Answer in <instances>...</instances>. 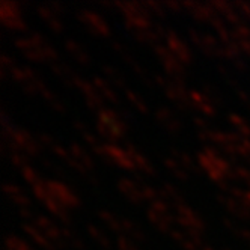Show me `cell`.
I'll return each mask as SVG.
<instances>
[{"label":"cell","instance_id":"bcb514c9","mask_svg":"<svg viewBox=\"0 0 250 250\" xmlns=\"http://www.w3.org/2000/svg\"><path fill=\"white\" fill-rule=\"evenodd\" d=\"M232 5H234V8H237V11L244 19V21H250V3H247V2H235Z\"/></svg>","mask_w":250,"mask_h":250},{"label":"cell","instance_id":"6f0895ef","mask_svg":"<svg viewBox=\"0 0 250 250\" xmlns=\"http://www.w3.org/2000/svg\"><path fill=\"white\" fill-rule=\"evenodd\" d=\"M202 250H214V249H211V247H209V246H205V247H204V249H202Z\"/></svg>","mask_w":250,"mask_h":250},{"label":"cell","instance_id":"f1b7e54d","mask_svg":"<svg viewBox=\"0 0 250 250\" xmlns=\"http://www.w3.org/2000/svg\"><path fill=\"white\" fill-rule=\"evenodd\" d=\"M163 165L176 178V180H180V181H188V178H190L188 172L180 163H178L176 160H173L172 157H165L163 158Z\"/></svg>","mask_w":250,"mask_h":250},{"label":"cell","instance_id":"680465c9","mask_svg":"<svg viewBox=\"0 0 250 250\" xmlns=\"http://www.w3.org/2000/svg\"><path fill=\"white\" fill-rule=\"evenodd\" d=\"M222 250H230V249H222Z\"/></svg>","mask_w":250,"mask_h":250},{"label":"cell","instance_id":"ee69618b","mask_svg":"<svg viewBox=\"0 0 250 250\" xmlns=\"http://www.w3.org/2000/svg\"><path fill=\"white\" fill-rule=\"evenodd\" d=\"M149 208L151 209H154V211H157V212H160V214H172L170 212V205H169V202H166V201H155V202H151L149 204Z\"/></svg>","mask_w":250,"mask_h":250},{"label":"cell","instance_id":"f907efd6","mask_svg":"<svg viewBox=\"0 0 250 250\" xmlns=\"http://www.w3.org/2000/svg\"><path fill=\"white\" fill-rule=\"evenodd\" d=\"M19 214H20V217H21V219L26 220V223H32L33 219L37 217L30 208H19Z\"/></svg>","mask_w":250,"mask_h":250},{"label":"cell","instance_id":"52a82bcc","mask_svg":"<svg viewBox=\"0 0 250 250\" xmlns=\"http://www.w3.org/2000/svg\"><path fill=\"white\" fill-rule=\"evenodd\" d=\"M173 209L176 212L175 214V223L180 225L184 230L198 229L201 232H205V222L191 207H188L187 204H183V205L173 207Z\"/></svg>","mask_w":250,"mask_h":250},{"label":"cell","instance_id":"6da1fadb","mask_svg":"<svg viewBox=\"0 0 250 250\" xmlns=\"http://www.w3.org/2000/svg\"><path fill=\"white\" fill-rule=\"evenodd\" d=\"M127 131L128 124L118 113V110L104 107L97 113V133L103 139L109 140V144H115L116 140L122 139Z\"/></svg>","mask_w":250,"mask_h":250},{"label":"cell","instance_id":"f5cc1de1","mask_svg":"<svg viewBox=\"0 0 250 250\" xmlns=\"http://www.w3.org/2000/svg\"><path fill=\"white\" fill-rule=\"evenodd\" d=\"M230 63L234 65V68H235L237 71H240V73H247V71H249V66H247V63L243 61V58L235 59L234 62H230Z\"/></svg>","mask_w":250,"mask_h":250},{"label":"cell","instance_id":"816d5d0a","mask_svg":"<svg viewBox=\"0 0 250 250\" xmlns=\"http://www.w3.org/2000/svg\"><path fill=\"white\" fill-rule=\"evenodd\" d=\"M165 8L170 9L172 12H181L184 8H183V3L180 2H172V0H166V2H163Z\"/></svg>","mask_w":250,"mask_h":250},{"label":"cell","instance_id":"277c9868","mask_svg":"<svg viewBox=\"0 0 250 250\" xmlns=\"http://www.w3.org/2000/svg\"><path fill=\"white\" fill-rule=\"evenodd\" d=\"M155 56L162 62L165 71L167 73L169 79H184L186 76V65L183 62L178 61L173 53L163 44H157L155 47H152Z\"/></svg>","mask_w":250,"mask_h":250},{"label":"cell","instance_id":"f35d334b","mask_svg":"<svg viewBox=\"0 0 250 250\" xmlns=\"http://www.w3.org/2000/svg\"><path fill=\"white\" fill-rule=\"evenodd\" d=\"M217 69L220 71V76L226 80V83H228V84H230L232 87L235 89V91H237V89H240V83H238V80L235 79V76L232 74L226 66H223V65H217Z\"/></svg>","mask_w":250,"mask_h":250},{"label":"cell","instance_id":"30bf717a","mask_svg":"<svg viewBox=\"0 0 250 250\" xmlns=\"http://www.w3.org/2000/svg\"><path fill=\"white\" fill-rule=\"evenodd\" d=\"M165 41H166V47L173 53V56L180 62H183L184 65H190L193 62L191 50L188 48V45L181 40V37L175 30L167 29V35H166Z\"/></svg>","mask_w":250,"mask_h":250},{"label":"cell","instance_id":"8fae6325","mask_svg":"<svg viewBox=\"0 0 250 250\" xmlns=\"http://www.w3.org/2000/svg\"><path fill=\"white\" fill-rule=\"evenodd\" d=\"M216 199L229 211V214H232V216H235L240 220H250V207L247 204H243L225 193H217Z\"/></svg>","mask_w":250,"mask_h":250},{"label":"cell","instance_id":"d4e9b609","mask_svg":"<svg viewBox=\"0 0 250 250\" xmlns=\"http://www.w3.org/2000/svg\"><path fill=\"white\" fill-rule=\"evenodd\" d=\"M63 45H65V50L79 63H82V65H89V63H91V56L87 55V51L77 41H74V40H65L63 41Z\"/></svg>","mask_w":250,"mask_h":250},{"label":"cell","instance_id":"d6986e66","mask_svg":"<svg viewBox=\"0 0 250 250\" xmlns=\"http://www.w3.org/2000/svg\"><path fill=\"white\" fill-rule=\"evenodd\" d=\"M3 193L19 208H30V205H32L30 199L27 198L26 193L19 186L11 184V183H5L3 184Z\"/></svg>","mask_w":250,"mask_h":250},{"label":"cell","instance_id":"d590c367","mask_svg":"<svg viewBox=\"0 0 250 250\" xmlns=\"http://www.w3.org/2000/svg\"><path fill=\"white\" fill-rule=\"evenodd\" d=\"M202 91H204V95L214 104V105H220L222 104V97L217 91L216 86H212L211 83L208 82H202Z\"/></svg>","mask_w":250,"mask_h":250},{"label":"cell","instance_id":"ac0fdd59","mask_svg":"<svg viewBox=\"0 0 250 250\" xmlns=\"http://www.w3.org/2000/svg\"><path fill=\"white\" fill-rule=\"evenodd\" d=\"M91 82H92V84L95 86V89L98 91V94H100L104 100H107V101L112 103V104H115V105H121V100H119L116 91L112 87V84H110L109 82L104 80V79H101V77H98V76L92 77Z\"/></svg>","mask_w":250,"mask_h":250},{"label":"cell","instance_id":"83f0119b","mask_svg":"<svg viewBox=\"0 0 250 250\" xmlns=\"http://www.w3.org/2000/svg\"><path fill=\"white\" fill-rule=\"evenodd\" d=\"M73 125H74V128L80 133V136L83 137V140L86 142V144L89 145V146H91V149L94 151L95 148H98V146H101L103 144H101V142L97 139V136L95 134H92L91 131H89L87 130V127H86V125L80 121V119H74L73 121Z\"/></svg>","mask_w":250,"mask_h":250},{"label":"cell","instance_id":"7bdbcfd3","mask_svg":"<svg viewBox=\"0 0 250 250\" xmlns=\"http://www.w3.org/2000/svg\"><path fill=\"white\" fill-rule=\"evenodd\" d=\"M41 162H42V166H44V167H47V170H51L53 173H56L58 176L66 178V175H65L63 169H62V167H59L55 162H51V160H48V158H42Z\"/></svg>","mask_w":250,"mask_h":250},{"label":"cell","instance_id":"d6a6232c","mask_svg":"<svg viewBox=\"0 0 250 250\" xmlns=\"http://www.w3.org/2000/svg\"><path fill=\"white\" fill-rule=\"evenodd\" d=\"M62 235H63L65 244L73 246V247L77 249V250H83V249H84L83 240L76 234V232H74L73 229H69L68 226H62Z\"/></svg>","mask_w":250,"mask_h":250},{"label":"cell","instance_id":"e0dca14e","mask_svg":"<svg viewBox=\"0 0 250 250\" xmlns=\"http://www.w3.org/2000/svg\"><path fill=\"white\" fill-rule=\"evenodd\" d=\"M190 101H191L193 109L199 110L201 113H204L207 116L217 115V107L214 105L204 94H201L198 91H190Z\"/></svg>","mask_w":250,"mask_h":250},{"label":"cell","instance_id":"7a4b0ae2","mask_svg":"<svg viewBox=\"0 0 250 250\" xmlns=\"http://www.w3.org/2000/svg\"><path fill=\"white\" fill-rule=\"evenodd\" d=\"M44 184L47 187L48 194L63 208L73 209V208L80 207L82 204L80 198L65 183L58 181V180H44Z\"/></svg>","mask_w":250,"mask_h":250},{"label":"cell","instance_id":"7402d4cb","mask_svg":"<svg viewBox=\"0 0 250 250\" xmlns=\"http://www.w3.org/2000/svg\"><path fill=\"white\" fill-rule=\"evenodd\" d=\"M170 155L173 160H176L178 163H180L187 172H193V173H199L201 172V166L194 162V158L187 154L186 151H181V149H176V148H172L170 149Z\"/></svg>","mask_w":250,"mask_h":250},{"label":"cell","instance_id":"8d00e7d4","mask_svg":"<svg viewBox=\"0 0 250 250\" xmlns=\"http://www.w3.org/2000/svg\"><path fill=\"white\" fill-rule=\"evenodd\" d=\"M20 170H21V175L24 178V181H27L30 184V187L32 186H37V184H40L42 181V178L40 176V173L37 172V169H33L30 165L23 166Z\"/></svg>","mask_w":250,"mask_h":250},{"label":"cell","instance_id":"f546056e","mask_svg":"<svg viewBox=\"0 0 250 250\" xmlns=\"http://www.w3.org/2000/svg\"><path fill=\"white\" fill-rule=\"evenodd\" d=\"M130 33L137 42L146 44L151 47H155L157 44H160V40H162L154 30H131Z\"/></svg>","mask_w":250,"mask_h":250},{"label":"cell","instance_id":"2e32d148","mask_svg":"<svg viewBox=\"0 0 250 250\" xmlns=\"http://www.w3.org/2000/svg\"><path fill=\"white\" fill-rule=\"evenodd\" d=\"M21 229H23L24 234H27V237L33 243H37L41 249H44V250H59L35 225H32V223H23L21 225Z\"/></svg>","mask_w":250,"mask_h":250},{"label":"cell","instance_id":"cb8c5ba5","mask_svg":"<svg viewBox=\"0 0 250 250\" xmlns=\"http://www.w3.org/2000/svg\"><path fill=\"white\" fill-rule=\"evenodd\" d=\"M50 69H51V73L56 77H59L63 83H66L68 86H74V80H76L77 74L69 68V65L59 61L55 63H50Z\"/></svg>","mask_w":250,"mask_h":250},{"label":"cell","instance_id":"c3c4849f","mask_svg":"<svg viewBox=\"0 0 250 250\" xmlns=\"http://www.w3.org/2000/svg\"><path fill=\"white\" fill-rule=\"evenodd\" d=\"M45 5H47V6H48V8H50L53 12H55L58 17H61V15H63V14L66 12L65 6H63L61 2H55V0H51V2H47Z\"/></svg>","mask_w":250,"mask_h":250},{"label":"cell","instance_id":"4316f807","mask_svg":"<svg viewBox=\"0 0 250 250\" xmlns=\"http://www.w3.org/2000/svg\"><path fill=\"white\" fill-rule=\"evenodd\" d=\"M101 73L104 74V77L107 79V82H109L110 84H113V86H116V87H119V89H128L127 87V82H125V79H124V76L119 73V71L115 68V66H112V65H103L101 66Z\"/></svg>","mask_w":250,"mask_h":250},{"label":"cell","instance_id":"ba28073f","mask_svg":"<svg viewBox=\"0 0 250 250\" xmlns=\"http://www.w3.org/2000/svg\"><path fill=\"white\" fill-rule=\"evenodd\" d=\"M74 87H77L79 91L83 94L86 105L91 109L92 112H100L104 109V98L98 94V91L95 89V86L92 84V82H89L80 76L76 77L74 80Z\"/></svg>","mask_w":250,"mask_h":250},{"label":"cell","instance_id":"9c48e42d","mask_svg":"<svg viewBox=\"0 0 250 250\" xmlns=\"http://www.w3.org/2000/svg\"><path fill=\"white\" fill-rule=\"evenodd\" d=\"M32 225L37 226L42 234L55 244L58 249H63L66 244H65V240H63V235H62V226H58L53 220H50L48 217L45 216H41L38 214L37 217L33 219Z\"/></svg>","mask_w":250,"mask_h":250},{"label":"cell","instance_id":"9a60e30c","mask_svg":"<svg viewBox=\"0 0 250 250\" xmlns=\"http://www.w3.org/2000/svg\"><path fill=\"white\" fill-rule=\"evenodd\" d=\"M146 217L148 220L160 230V232H165V234H170V232L175 229L173 223H175V216L172 214H160L151 208L146 209Z\"/></svg>","mask_w":250,"mask_h":250},{"label":"cell","instance_id":"11a10c76","mask_svg":"<svg viewBox=\"0 0 250 250\" xmlns=\"http://www.w3.org/2000/svg\"><path fill=\"white\" fill-rule=\"evenodd\" d=\"M240 238H241V240H244V241L250 246V229H247V228H241Z\"/></svg>","mask_w":250,"mask_h":250},{"label":"cell","instance_id":"1f68e13d","mask_svg":"<svg viewBox=\"0 0 250 250\" xmlns=\"http://www.w3.org/2000/svg\"><path fill=\"white\" fill-rule=\"evenodd\" d=\"M86 230H87V234L91 235V238L95 240L101 247L109 249V250L112 249V243H110L109 237H107L101 229H98L97 226H94V225L89 223V225H86Z\"/></svg>","mask_w":250,"mask_h":250},{"label":"cell","instance_id":"603a6c76","mask_svg":"<svg viewBox=\"0 0 250 250\" xmlns=\"http://www.w3.org/2000/svg\"><path fill=\"white\" fill-rule=\"evenodd\" d=\"M121 222H122V234L125 237H128L134 243H144L146 240L144 229H142L139 225H136L134 222L125 219V217H121Z\"/></svg>","mask_w":250,"mask_h":250},{"label":"cell","instance_id":"9f6ffc18","mask_svg":"<svg viewBox=\"0 0 250 250\" xmlns=\"http://www.w3.org/2000/svg\"><path fill=\"white\" fill-rule=\"evenodd\" d=\"M246 204L250 207V190H246Z\"/></svg>","mask_w":250,"mask_h":250},{"label":"cell","instance_id":"5b68a950","mask_svg":"<svg viewBox=\"0 0 250 250\" xmlns=\"http://www.w3.org/2000/svg\"><path fill=\"white\" fill-rule=\"evenodd\" d=\"M0 20L12 30H26V21L23 20L21 5L19 2L3 0L0 5Z\"/></svg>","mask_w":250,"mask_h":250},{"label":"cell","instance_id":"836d02e7","mask_svg":"<svg viewBox=\"0 0 250 250\" xmlns=\"http://www.w3.org/2000/svg\"><path fill=\"white\" fill-rule=\"evenodd\" d=\"M228 121L237 128V133H240V134H241L243 137H246V139H250V125H249L241 116H238V115H235V113H230V115L228 116Z\"/></svg>","mask_w":250,"mask_h":250},{"label":"cell","instance_id":"3957f363","mask_svg":"<svg viewBox=\"0 0 250 250\" xmlns=\"http://www.w3.org/2000/svg\"><path fill=\"white\" fill-rule=\"evenodd\" d=\"M103 162L110 165V166H118L124 170L128 172H136L137 167L133 162V158L127 152L125 148H121L118 144H104V157Z\"/></svg>","mask_w":250,"mask_h":250},{"label":"cell","instance_id":"ab89813d","mask_svg":"<svg viewBox=\"0 0 250 250\" xmlns=\"http://www.w3.org/2000/svg\"><path fill=\"white\" fill-rule=\"evenodd\" d=\"M145 3L149 8L151 14L157 15L158 19H166V8H165L163 2H154V0H148V2H145Z\"/></svg>","mask_w":250,"mask_h":250},{"label":"cell","instance_id":"60d3db41","mask_svg":"<svg viewBox=\"0 0 250 250\" xmlns=\"http://www.w3.org/2000/svg\"><path fill=\"white\" fill-rule=\"evenodd\" d=\"M234 170H235V175H237V180L246 183L249 190H250V169H247L244 166H240V165H234Z\"/></svg>","mask_w":250,"mask_h":250},{"label":"cell","instance_id":"f6af8a7d","mask_svg":"<svg viewBox=\"0 0 250 250\" xmlns=\"http://www.w3.org/2000/svg\"><path fill=\"white\" fill-rule=\"evenodd\" d=\"M37 139H38V142L41 144L42 148H48L50 151L53 149V146L56 145L55 139H53L51 136H48L47 133H38V134H37Z\"/></svg>","mask_w":250,"mask_h":250},{"label":"cell","instance_id":"5bb4252c","mask_svg":"<svg viewBox=\"0 0 250 250\" xmlns=\"http://www.w3.org/2000/svg\"><path fill=\"white\" fill-rule=\"evenodd\" d=\"M125 149H127V152L130 154V157L133 158V162L137 167V170H140L142 173L145 175H149V176H155L157 175V170L154 169V166L151 165L149 160L136 149V146L131 144V142H125Z\"/></svg>","mask_w":250,"mask_h":250},{"label":"cell","instance_id":"681fc988","mask_svg":"<svg viewBox=\"0 0 250 250\" xmlns=\"http://www.w3.org/2000/svg\"><path fill=\"white\" fill-rule=\"evenodd\" d=\"M193 124L196 125V128L198 131H205V130H209V124L205 118L202 116H193Z\"/></svg>","mask_w":250,"mask_h":250},{"label":"cell","instance_id":"b9f144b4","mask_svg":"<svg viewBox=\"0 0 250 250\" xmlns=\"http://www.w3.org/2000/svg\"><path fill=\"white\" fill-rule=\"evenodd\" d=\"M116 244H118L119 250H139L136 247V243L133 240H130L128 237H125V235H118Z\"/></svg>","mask_w":250,"mask_h":250},{"label":"cell","instance_id":"74e56055","mask_svg":"<svg viewBox=\"0 0 250 250\" xmlns=\"http://www.w3.org/2000/svg\"><path fill=\"white\" fill-rule=\"evenodd\" d=\"M5 246L8 250H33L24 240L15 237V235H8L5 238Z\"/></svg>","mask_w":250,"mask_h":250},{"label":"cell","instance_id":"44dd1931","mask_svg":"<svg viewBox=\"0 0 250 250\" xmlns=\"http://www.w3.org/2000/svg\"><path fill=\"white\" fill-rule=\"evenodd\" d=\"M37 12H38V15L41 17V19L47 23V26L55 33H61L63 30V24H62L61 19L47 5H38L37 6Z\"/></svg>","mask_w":250,"mask_h":250},{"label":"cell","instance_id":"7c38bea8","mask_svg":"<svg viewBox=\"0 0 250 250\" xmlns=\"http://www.w3.org/2000/svg\"><path fill=\"white\" fill-rule=\"evenodd\" d=\"M155 119L160 122V125L167 130L170 134H178L181 130H183V124L180 121V118H178L169 107H158V109L155 110Z\"/></svg>","mask_w":250,"mask_h":250},{"label":"cell","instance_id":"ffe728a7","mask_svg":"<svg viewBox=\"0 0 250 250\" xmlns=\"http://www.w3.org/2000/svg\"><path fill=\"white\" fill-rule=\"evenodd\" d=\"M68 151L69 154L73 155L77 162H80L87 170H91V172H95V162H94V158L91 157V154H89L83 146H80L79 144H76V142H71L69 146H68Z\"/></svg>","mask_w":250,"mask_h":250},{"label":"cell","instance_id":"4fadbf2b","mask_svg":"<svg viewBox=\"0 0 250 250\" xmlns=\"http://www.w3.org/2000/svg\"><path fill=\"white\" fill-rule=\"evenodd\" d=\"M118 190L127 198L130 202H133L134 205H140L144 202V198H142V191H140V186L130 180V178H119L116 183Z\"/></svg>","mask_w":250,"mask_h":250},{"label":"cell","instance_id":"4dcf8cb0","mask_svg":"<svg viewBox=\"0 0 250 250\" xmlns=\"http://www.w3.org/2000/svg\"><path fill=\"white\" fill-rule=\"evenodd\" d=\"M98 217L101 222H104L109 229H112L113 232H122V222L121 217H116L115 214H112L110 211H105V209H100L98 211Z\"/></svg>","mask_w":250,"mask_h":250},{"label":"cell","instance_id":"8992f818","mask_svg":"<svg viewBox=\"0 0 250 250\" xmlns=\"http://www.w3.org/2000/svg\"><path fill=\"white\" fill-rule=\"evenodd\" d=\"M77 19L89 32L94 35H98V37H109L110 35L109 24H107V21L98 12H94L91 9H79Z\"/></svg>","mask_w":250,"mask_h":250},{"label":"cell","instance_id":"484cf974","mask_svg":"<svg viewBox=\"0 0 250 250\" xmlns=\"http://www.w3.org/2000/svg\"><path fill=\"white\" fill-rule=\"evenodd\" d=\"M160 193H162V196H163V201H166L169 204H173V207L187 204L183 193L178 190L176 186H173L172 183H163L162 188H160Z\"/></svg>","mask_w":250,"mask_h":250},{"label":"cell","instance_id":"e575fe53","mask_svg":"<svg viewBox=\"0 0 250 250\" xmlns=\"http://www.w3.org/2000/svg\"><path fill=\"white\" fill-rule=\"evenodd\" d=\"M124 94H125V97H127V100L133 104V107L137 112H140V113H148L149 112L148 104L144 100H142L134 91H131V89H125Z\"/></svg>","mask_w":250,"mask_h":250},{"label":"cell","instance_id":"7dc6e473","mask_svg":"<svg viewBox=\"0 0 250 250\" xmlns=\"http://www.w3.org/2000/svg\"><path fill=\"white\" fill-rule=\"evenodd\" d=\"M223 225H225V228L228 229V230H230L232 234L234 235H237V237H240V232H241V226H238L234 220L232 219H229V217H223Z\"/></svg>","mask_w":250,"mask_h":250},{"label":"cell","instance_id":"db71d44e","mask_svg":"<svg viewBox=\"0 0 250 250\" xmlns=\"http://www.w3.org/2000/svg\"><path fill=\"white\" fill-rule=\"evenodd\" d=\"M237 94H238V98L249 107V110H250V94L249 92H246L243 87H240V89H237Z\"/></svg>","mask_w":250,"mask_h":250}]
</instances>
